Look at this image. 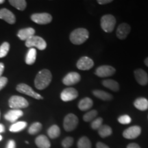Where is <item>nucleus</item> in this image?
Segmentation results:
<instances>
[{
    "instance_id": "nucleus-33",
    "label": "nucleus",
    "mask_w": 148,
    "mask_h": 148,
    "mask_svg": "<svg viewBox=\"0 0 148 148\" xmlns=\"http://www.w3.org/2000/svg\"><path fill=\"white\" fill-rule=\"evenodd\" d=\"M102 123H103V119L101 117H99L97 118V119H95L93 121H92L91 126L92 129L93 130H98L100 127L101 125H102Z\"/></svg>"
},
{
    "instance_id": "nucleus-36",
    "label": "nucleus",
    "mask_w": 148,
    "mask_h": 148,
    "mask_svg": "<svg viewBox=\"0 0 148 148\" xmlns=\"http://www.w3.org/2000/svg\"><path fill=\"white\" fill-rule=\"evenodd\" d=\"M8 82V78L5 77H0V90H1Z\"/></svg>"
},
{
    "instance_id": "nucleus-24",
    "label": "nucleus",
    "mask_w": 148,
    "mask_h": 148,
    "mask_svg": "<svg viewBox=\"0 0 148 148\" xmlns=\"http://www.w3.org/2000/svg\"><path fill=\"white\" fill-rule=\"evenodd\" d=\"M102 84L106 88L113 90V91H118L119 90V83L113 79H105L102 82Z\"/></svg>"
},
{
    "instance_id": "nucleus-44",
    "label": "nucleus",
    "mask_w": 148,
    "mask_h": 148,
    "mask_svg": "<svg viewBox=\"0 0 148 148\" xmlns=\"http://www.w3.org/2000/svg\"><path fill=\"white\" fill-rule=\"evenodd\" d=\"M3 3H4V0H0V4H1Z\"/></svg>"
},
{
    "instance_id": "nucleus-35",
    "label": "nucleus",
    "mask_w": 148,
    "mask_h": 148,
    "mask_svg": "<svg viewBox=\"0 0 148 148\" xmlns=\"http://www.w3.org/2000/svg\"><path fill=\"white\" fill-rule=\"evenodd\" d=\"M131 118L130 116L127 115V114H124V115L120 116L119 118H118V121L121 124H128L131 122Z\"/></svg>"
},
{
    "instance_id": "nucleus-30",
    "label": "nucleus",
    "mask_w": 148,
    "mask_h": 148,
    "mask_svg": "<svg viewBox=\"0 0 148 148\" xmlns=\"http://www.w3.org/2000/svg\"><path fill=\"white\" fill-rule=\"evenodd\" d=\"M42 128V124L39 122H35L30 125L28 129V133L29 134H36L39 132Z\"/></svg>"
},
{
    "instance_id": "nucleus-38",
    "label": "nucleus",
    "mask_w": 148,
    "mask_h": 148,
    "mask_svg": "<svg viewBox=\"0 0 148 148\" xmlns=\"http://www.w3.org/2000/svg\"><path fill=\"white\" fill-rule=\"evenodd\" d=\"M96 148H110L108 145H106V144L101 143V142H98L96 144Z\"/></svg>"
},
{
    "instance_id": "nucleus-9",
    "label": "nucleus",
    "mask_w": 148,
    "mask_h": 148,
    "mask_svg": "<svg viewBox=\"0 0 148 148\" xmlns=\"http://www.w3.org/2000/svg\"><path fill=\"white\" fill-rule=\"evenodd\" d=\"M78 92L74 88H66L62 90L60 94V99L63 101H70L76 99Z\"/></svg>"
},
{
    "instance_id": "nucleus-12",
    "label": "nucleus",
    "mask_w": 148,
    "mask_h": 148,
    "mask_svg": "<svg viewBox=\"0 0 148 148\" xmlns=\"http://www.w3.org/2000/svg\"><path fill=\"white\" fill-rule=\"evenodd\" d=\"M81 79L80 75L77 72H70L66 74L62 79V82L64 85L70 86L78 83Z\"/></svg>"
},
{
    "instance_id": "nucleus-1",
    "label": "nucleus",
    "mask_w": 148,
    "mask_h": 148,
    "mask_svg": "<svg viewBox=\"0 0 148 148\" xmlns=\"http://www.w3.org/2000/svg\"><path fill=\"white\" fill-rule=\"evenodd\" d=\"M52 75L49 70L44 69L38 72L34 79L35 87L38 90H43L51 82Z\"/></svg>"
},
{
    "instance_id": "nucleus-17",
    "label": "nucleus",
    "mask_w": 148,
    "mask_h": 148,
    "mask_svg": "<svg viewBox=\"0 0 148 148\" xmlns=\"http://www.w3.org/2000/svg\"><path fill=\"white\" fill-rule=\"evenodd\" d=\"M23 115V111L21 110H16V109H13L8 111L6 114L4 115V118L8 121L12 122V123H14L18 118Z\"/></svg>"
},
{
    "instance_id": "nucleus-46",
    "label": "nucleus",
    "mask_w": 148,
    "mask_h": 148,
    "mask_svg": "<svg viewBox=\"0 0 148 148\" xmlns=\"http://www.w3.org/2000/svg\"><path fill=\"white\" fill-rule=\"evenodd\" d=\"M0 116H1V112H0Z\"/></svg>"
},
{
    "instance_id": "nucleus-32",
    "label": "nucleus",
    "mask_w": 148,
    "mask_h": 148,
    "mask_svg": "<svg viewBox=\"0 0 148 148\" xmlns=\"http://www.w3.org/2000/svg\"><path fill=\"white\" fill-rule=\"evenodd\" d=\"M10 49V44L8 42H3L2 45L0 46V58H3L8 54Z\"/></svg>"
},
{
    "instance_id": "nucleus-6",
    "label": "nucleus",
    "mask_w": 148,
    "mask_h": 148,
    "mask_svg": "<svg viewBox=\"0 0 148 148\" xmlns=\"http://www.w3.org/2000/svg\"><path fill=\"white\" fill-rule=\"evenodd\" d=\"M78 118L74 114H68L64 119L63 127L66 132H71L76 128L78 124Z\"/></svg>"
},
{
    "instance_id": "nucleus-5",
    "label": "nucleus",
    "mask_w": 148,
    "mask_h": 148,
    "mask_svg": "<svg viewBox=\"0 0 148 148\" xmlns=\"http://www.w3.org/2000/svg\"><path fill=\"white\" fill-rule=\"evenodd\" d=\"M25 45L27 47H36L40 50H44L47 47L45 40L38 36H33L25 40Z\"/></svg>"
},
{
    "instance_id": "nucleus-39",
    "label": "nucleus",
    "mask_w": 148,
    "mask_h": 148,
    "mask_svg": "<svg viewBox=\"0 0 148 148\" xmlns=\"http://www.w3.org/2000/svg\"><path fill=\"white\" fill-rule=\"evenodd\" d=\"M112 0H98L97 3L100 5H104L112 2Z\"/></svg>"
},
{
    "instance_id": "nucleus-25",
    "label": "nucleus",
    "mask_w": 148,
    "mask_h": 148,
    "mask_svg": "<svg viewBox=\"0 0 148 148\" xmlns=\"http://www.w3.org/2000/svg\"><path fill=\"white\" fill-rule=\"evenodd\" d=\"M27 123L25 121L16 122V123H14L13 124L11 125L9 130L12 132H18L25 129Z\"/></svg>"
},
{
    "instance_id": "nucleus-31",
    "label": "nucleus",
    "mask_w": 148,
    "mask_h": 148,
    "mask_svg": "<svg viewBox=\"0 0 148 148\" xmlns=\"http://www.w3.org/2000/svg\"><path fill=\"white\" fill-rule=\"evenodd\" d=\"M97 115V111L95 110H90L89 112H86V114L83 116V119L84 121L86 122H89L92 121L95 119V118Z\"/></svg>"
},
{
    "instance_id": "nucleus-4",
    "label": "nucleus",
    "mask_w": 148,
    "mask_h": 148,
    "mask_svg": "<svg viewBox=\"0 0 148 148\" xmlns=\"http://www.w3.org/2000/svg\"><path fill=\"white\" fill-rule=\"evenodd\" d=\"M8 104L11 108L20 110L21 108H27L29 103L25 98L21 96L13 95L9 99Z\"/></svg>"
},
{
    "instance_id": "nucleus-42",
    "label": "nucleus",
    "mask_w": 148,
    "mask_h": 148,
    "mask_svg": "<svg viewBox=\"0 0 148 148\" xmlns=\"http://www.w3.org/2000/svg\"><path fill=\"white\" fill-rule=\"evenodd\" d=\"M4 131H5L4 125L0 123V133H2V132H4Z\"/></svg>"
},
{
    "instance_id": "nucleus-45",
    "label": "nucleus",
    "mask_w": 148,
    "mask_h": 148,
    "mask_svg": "<svg viewBox=\"0 0 148 148\" xmlns=\"http://www.w3.org/2000/svg\"><path fill=\"white\" fill-rule=\"evenodd\" d=\"M1 139H2V136H1V135H0V141H1Z\"/></svg>"
},
{
    "instance_id": "nucleus-8",
    "label": "nucleus",
    "mask_w": 148,
    "mask_h": 148,
    "mask_svg": "<svg viewBox=\"0 0 148 148\" xmlns=\"http://www.w3.org/2000/svg\"><path fill=\"white\" fill-rule=\"evenodd\" d=\"M32 21L40 25H45L51 23L52 21V16L50 14L43 12V13H35L31 16Z\"/></svg>"
},
{
    "instance_id": "nucleus-19",
    "label": "nucleus",
    "mask_w": 148,
    "mask_h": 148,
    "mask_svg": "<svg viewBox=\"0 0 148 148\" xmlns=\"http://www.w3.org/2000/svg\"><path fill=\"white\" fill-rule=\"evenodd\" d=\"M35 143L38 148H50L51 147L50 141L45 135H40L37 136L35 140Z\"/></svg>"
},
{
    "instance_id": "nucleus-22",
    "label": "nucleus",
    "mask_w": 148,
    "mask_h": 148,
    "mask_svg": "<svg viewBox=\"0 0 148 148\" xmlns=\"http://www.w3.org/2000/svg\"><path fill=\"white\" fill-rule=\"evenodd\" d=\"M92 94L96 97L99 98V99L103 101H109L112 99V95L111 94L102 90H94L92 91Z\"/></svg>"
},
{
    "instance_id": "nucleus-18",
    "label": "nucleus",
    "mask_w": 148,
    "mask_h": 148,
    "mask_svg": "<svg viewBox=\"0 0 148 148\" xmlns=\"http://www.w3.org/2000/svg\"><path fill=\"white\" fill-rule=\"evenodd\" d=\"M35 29L32 27H27V28L21 29L18 31L17 36L22 40H27L28 38L34 36Z\"/></svg>"
},
{
    "instance_id": "nucleus-21",
    "label": "nucleus",
    "mask_w": 148,
    "mask_h": 148,
    "mask_svg": "<svg viewBox=\"0 0 148 148\" xmlns=\"http://www.w3.org/2000/svg\"><path fill=\"white\" fill-rule=\"evenodd\" d=\"M135 108L140 110H146L148 109V100L146 98L139 97L134 101Z\"/></svg>"
},
{
    "instance_id": "nucleus-28",
    "label": "nucleus",
    "mask_w": 148,
    "mask_h": 148,
    "mask_svg": "<svg viewBox=\"0 0 148 148\" xmlns=\"http://www.w3.org/2000/svg\"><path fill=\"white\" fill-rule=\"evenodd\" d=\"M48 136L51 138H56L58 137L60 134V130L58 125H53L48 129L47 130Z\"/></svg>"
},
{
    "instance_id": "nucleus-10",
    "label": "nucleus",
    "mask_w": 148,
    "mask_h": 148,
    "mask_svg": "<svg viewBox=\"0 0 148 148\" xmlns=\"http://www.w3.org/2000/svg\"><path fill=\"white\" fill-rule=\"evenodd\" d=\"M116 70L113 66L109 65H102L99 66L95 71L96 75L100 77H109L114 75Z\"/></svg>"
},
{
    "instance_id": "nucleus-3",
    "label": "nucleus",
    "mask_w": 148,
    "mask_h": 148,
    "mask_svg": "<svg viewBox=\"0 0 148 148\" xmlns=\"http://www.w3.org/2000/svg\"><path fill=\"white\" fill-rule=\"evenodd\" d=\"M116 25L115 17L112 14H106L101 18V27L104 32L110 33L113 31Z\"/></svg>"
},
{
    "instance_id": "nucleus-23",
    "label": "nucleus",
    "mask_w": 148,
    "mask_h": 148,
    "mask_svg": "<svg viewBox=\"0 0 148 148\" xmlns=\"http://www.w3.org/2000/svg\"><path fill=\"white\" fill-rule=\"evenodd\" d=\"M36 50L34 47L30 48L27 51L26 57H25V62L27 64L31 65L33 64L36 61Z\"/></svg>"
},
{
    "instance_id": "nucleus-37",
    "label": "nucleus",
    "mask_w": 148,
    "mask_h": 148,
    "mask_svg": "<svg viewBox=\"0 0 148 148\" xmlns=\"http://www.w3.org/2000/svg\"><path fill=\"white\" fill-rule=\"evenodd\" d=\"M16 147V143L13 140H10L8 141V144H7L6 148H15Z\"/></svg>"
},
{
    "instance_id": "nucleus-16",
    "label": "nucleus",
    "mask_w": 148,
    "mask_h": 148,
    "mask_svg": "<svg viewBox=\"0 0 148 148\" xmlns=\"http://www.w3.org/2000/svg\"><path fill=\"white\" fill-rule=\"evenodd\" d=\"M0 18L10 24H13L16 21L14 14L6 8H2L0 10Z\"/></svg>"
},
{
    "instance_id": "nucleus-43",
    "label": "nucleus",
    "mask_w": 148,
    "mask_h": 148,
    "mask_svg": "<svg viewBox=\"0 0 148 148\" xmlns=\"http://www.w3.org/2000/svg\"><path fill=\"white\" fill-rule=\"evenodd\" d=\"M145 64L146 66H148V58H147L145 60Z\"/></svg>"
},
{
    "instance_id": "nucleus-26",
    "label": "nucleus",
    "mask_w": 148,
    "mask_h": 148,
    "mask_svg": "<svg viewBox=\"0 0 148 148\" xmlns=\"http://www.w3.org/2000/svg\"><path fill=\"white\" fill-rule=\"evenodd\" d=\"M112 130L110 126L107 125H102L98 129V134L102 138H106L112 134Z\"/></svg>"
},
{
    "instance_id": "nucleus-40",
    "label": "nucleus",
    "mask_w": 148,
    "mask_h": 148,
    "mask_svg": "<svg viewBox=\"0 0 148 148\" xmlns=\"http://www.w3.org/2000/svg\"><path fill=\"white\" fill-rule=\"evenodd\" d=\"M127 148H140V146L136 143H130L127 146Z\"/></svg>"
},
{
    "instance_id": "nucleus-20",
    "label": "nucleus",
    "mask_w": 148,
    "mask_h": 148,
    "mask_svg": "<svg viewBox=\"0 0 148 148\" xmlns=\"http://www.w3.org/2000/svg\"><path fill=\"white\" fill-rule=\"evenodd\" d=\"M93 105V101L89 97H85L84 99H81L78 103V108L79 110L85 111L88 110L91 108Z\"/></svg>"
},
{
    "instance_id": "nucleus-34",
    "label": "nucleus",
    "mask_w": 148,
    "mask_h": 148,
    "mask_svg": "<svg viewBox=\"0 0 148 148\" xmlns=\"http://www.w3.org/2000/svg\"><path fill=\"white\" fill-rule=\"evenodd\" d=\"M73 143V138L70 136L64 138L62 141V145L64 148H69Z\"/></svg>"
},
{
    "instance_id": "nucleus-2",
    "label": "nucleus",
    "mask_w": 148,
    "mask_h": 148,
    "mask_svg": "<svg viewBox=\"0 0 148 148\" xmlns=\"http://www.w3.org/2000/svg\"><path fill=\"white\" fill-rule=\"evenodd\" d=\"M89 36V33L85 28H77L74 29L70 34L69 38L74 45H81L84 43Z\"/></svg>"
},
{
    "instance_id": "nucleus-15",
    "label": "nucleus",
    "mask_w": 148,
    "mask_h": 148,
    "mask_svg": "<svg viewBox=\"0 0 148 148\" xmlns=\"http://www.w3.org/2000/svg\"><path fill=\"white\" fill-rule=\"evenodd\" d=\"M134 77L138 84L145 86L148 83V75L144 70L138 69L134 71Z\"/></svg>"
},
{
    "instance_id": "nucleus-14",
    "label": "nucleus",
    "mask_w": 148,
    "mask_h": 148,
    "mask_svg": "<svg viewBox=\"0 0 148 148\" xmlns=\"http://www.w3.org/2000/svg\"><path fill=\"white\" fill-rule=\"evenodd\" d=\"M130 30L131 27L128 24L125 23H121L118 26L117 29H116V35L117 38H119V39H125L127 35L129 34V33L130 32Z\"/></svg>"
},
{
    "instance_id": "nucleus-27",
    "label": "nucleus",
    "mask_w": 148,
    "mask_h": 148,
    "mask_svg": "<svg viewBox=\"0 0 148 148\" xmlns=\"http://www.w3.org/2000/svg\"><path fill=\"white\" fill-rule=\"evenodd\" d=\"M9 3L19 10H24L27 6V2L25 0H10Z\"/></svg>"
},
{
    "instance_id": "nucleus-29",
    "label": "nucleus",
    "mask_w": 148,
    "mask_h": 148,
    "mask_svg": "<svg viewBox=\"0 0 148 148\" xmlns=\"http://www.w3.org/2000/svg\"><path fill=\"white\" fill-rule=\"evenodd\" d=\"M77 146V148H91V143L86 136H82L79 139Z\"/></svg>"
},
{
    "instance_id": "nucleus-7",
    "label": "nucleus",
    "mask_w": 148,
    "mask_h": 148,
    "mask_svg": "<svg viewBox=\"0 0 148 148\" xmlns=\"http://www.w3.org/2000/svg\"><path fill=\"white\" fill-rule=\"evenodd\" d=\"M16 89L18 92H21V93L25 94V95H27L28 96H30V97L34 98V99H43V97H42L40 94L37 93V92H35L34 90L29 86V85H27L26 84H23V83H22V84H18L17 86H16Z\"/></svg>"
},
{
    "instance_id": "nucleus-41",
    "label": "nucleus",
    "mask_w": 148,
    "mask_h": 148,
    "mask_svg": "<svg viewBox=\"0 0 148 148\" xmlns=\"http://www.w3.org/2000/svg\"><path fill=\"white\" fill-rule=\"evenodd\" d=\"M3 70H4V64L2 62H0V77H1Z\"/></svg>"
},
{
    "instance_id": "nucleus-13",
    "label": "nucleus",
    "mask_w": 148,
    "mask_h": 148,
    "mask_svg": "<svg viewBox=\"0 0 148 148\" xmlns=\"http://www.w3.org/2000/svg\"><path fill=\"white\" fill-rule=\"evenodd\" d=\"M94 65V62L91 58L86 56H83L77 61L76 66L79 70L86 71L89 70Z\"/></svg>"
},
{
    "instance_id": "nucleus-11",
    "label": "nucleus",
    "mask_w": 148,
    "mask_h": 148,
    "mask_svg": "<svg viewBox=\"0 0 148 148\" xmlns=\"http://www.w3.org/2000/svg\"><path fill=\"white\" fill-rule=\"evenodd\" d=\"M140 132H141V128L138 125H134L125 129L123 132V136L127 139H134L139 136Z\"/></svg>"
}]
</instances>
